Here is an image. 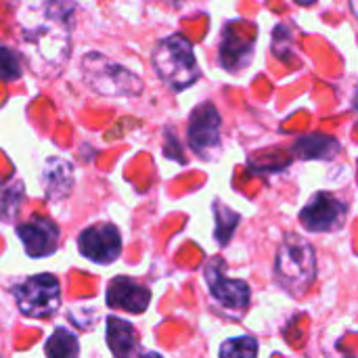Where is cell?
Segmentation results:
<instances>
[{
  "mask_svg": "<svg viewBox=\"0 0 358 358\" xmlns=\"http://www.w3.org/2000/svg\"><path fill=\"white\" fill-rule=\"evenodd\" d=\"M76 4L71 0H40L19 15V40L36 76L55 78L69 59Z\"/></svg>",
  "mask_w": 358,
  "mask_h": 358,
  "instance_id": "6da1fadb",
  "label": "cell"
},
{
  "mask_svg": "<svg viewBox=\"0 0 358 358\" xmlns=\"http://www.w3.org/2000/svg\"><path fill=\"white\" fill-rule=\"evenodd\" d=\"M275 279L296 298H302L313 287L317 279V254L304 237L296 233L285 235L275 258Z\"/></svg>",
  "mask_w": 358,
  "mask_h": 358,
  "instance_id": "7a4b0ae2",
  "label": "cell"
},
{
  "mask_svg": "<svg viewBox=\"0 0 358 358\" xmlns=\"http://www.w3.org/2000/svg\"><path fill=\"white\" fill-rule=\"evenodd\" d=\"M80 69L86 86L101 96L134 99L143 92V80L103 52H86L80 61Z\"/></svg>",
  "mask_w": 358,
  "mask_h": 358,
  "instance_id": "3957f363",
  "label": "cell"
},
{
  "mask_svg": "<svg viewBox=\"0 0 358 358\" xmlns=\"http://www.w3.org/2000/svg\"><path fill=\"white\" fill-rule=\"evenodd\" d=\"M153 67L162 82H166L176 92L191 88L199 78L193 44L182 34H172L155 44Z\"/></svg>",
  "mask_w": 358,
  "mask_h": 358,
  "instance_id": "277c9868",
  "label": "cell"
},
{
  "mask_svg": "<svg viewBox=\"0 0 358 358\" xmlns=\"http://www.w3.org/2000/svg\"><path fill=\"white\" fill-rule=\"evenodd\" d=\"M17 306L23 317L48 319L61 306V287L52 275H36L13 289Z\"/></svg>",
  "mask_w": 358,
  "mask_h": 358,
  "instance_id": "5b68a950",
  "label": "cell"
},
{
  "mask_svg": "<svg viewBox=\"0 0 358 358\" xmlns=\"http://www.w3.org/2000/svg\"><path fill=\"white\" fill-rule=\"evenodd\" d=\"M220 113L214 103L206 101L191 111L189 145L201 159H214L220 151Z\"/></svg>",
  "mask_w": 358,
  "mask_h": 358,
  "instance_id": "8992f818",
  "label": "cell"
},
{
  "mask_svg": "<svg viewBox=\"0 0 358 358\" xmlns=\"http://www.w3.org/2000/svg\"><path fill=\"white\" fill-rule=\"evenodd\" d=\"M348 216V203L334 193H317L300 212V222L310 233H334L340 231Z\"/></svg>",
  "mask_w": 358,
  "mask_h": 358,
  "instance_id": "52a82bcc",
  "label": "cell"
},
{
  "mask_svg": "<svg viewBox=\"0 0 358 358\" xmlns=\"http://www.w3.org/2000/svg\"><path fill=\"white\" fill-rule=\"evenodd\" d=\"M227 266L220 258H214L206 264V283L212 298L227 310L243 313L250 304V285L241 279H229L224 275Z\"/></svg>",
  "mask_w": 358,
  "mask_h": 358,
  "instance_id": "ba28073f",
  "label": "cell"
},
{
  "mask_svg": "<svg viewBox=\"0 0 358 358\" xmlns=\"http://www.w3.org/2000/svg\"><path fill=\"white\" fill-rule=\"evenodd\" d=\"M78 248L84 258L96 264H111L120 258L122 254V237L120 231L109 224H92L84 229L78 237Z\"/></svg>",
  "mask_w": 358,
  "mask_h": 358,
  "instance_id": "9c48e42d",
  "label": "cell"
},
{
  "mask_svg": "<svg viewBox=\"0 0 358 358\" xmlns=\"http://www.w3.org/2000/svg\"><path fill=\"white\" fill-rule=\"evenodd\" d=\"M220 67L227 71H239L245 69L252 63L254 57V36H245L241 31V21H231L222 29L220 40Z\"/></svg>",
  "mask_w": 358,
  "mask_h": 358,
  "instance_id": "30bf717a",
  "label": "cell"
},
{
  "mask_svg": "<svg viewBox=\"0 0 358 358\" xmlns=\"http://www.w3.org/2000/svg\"><path fill=\"white\" fill-rule=\"evenodd\" d=\"M19 239L23 241V248L27 256L31 258H46L57 252L59 248V227L44 216H34L25 224L17 229Z\"/></svg>",
  "mask_w": 358,
  "mask_h": 358,
  "instance_id": "8fae6325",
  "label": "cell"
},
{
  "mask_svg": "<svg viewBox=\"0 0 358 358\" xmlns=\"http://www.w3.org/2000/svg\"><path fill=\"white\" fill-rule=\"evenodd\" d=\"M151 302V292L130 277H115L107 287V304L111 308H120L132 315H141L147 310Z\"/></svg>",
  "mask_w": 358,
  "mask_h": 358,
  "instance_id": "7c38bea8",
  "label": "cell"
},
{
  "mask_svg": "<svg viewBox=\"0 0 358 358\" xmlns=\"http://www.w3.org/2000/svg\"><path fill=\"white\" fill-rule=\"evenodd\" d=\"M42 185L50 201L65 199L73 189V168L61 157H50L42 170Z\"/></svg>",
  "mask_w": 358,
  "mask_h": 358,
  "instance_id": "4fadbf2b",
  "label": "cell"
},
{
  "mask_svg": "<svg viewBox=\"0 0 358 358\" xmlns=\"http://www.w3.org/2000/svg\"><path fill=\"white\" fill-rule=\"evenodd\" d=\"M107 344L115 358H130L138 346L136 329L124 319L109 317L107 319Z\"/></svg>",
  "mask_w": 358,
  "mask_h": 358,
  "instance_id": "5bb4252c",
  "label": "cell"
},
{
  "mask_svg": "<svg viewBox=\"0 0 358 358\" xmlns=\"http://www.w3.org/2000/svg\"><path fill=\"white\" fill-rule=\"evenodd\" d=\"M294 151L302 159H331L340 151V143L327 134H306L294 145Z\"/></svg>",
  "mask_w": 358,
  "mask_h": 358,
  "instance_id": "9a60e30c",
  "label": "cell"
},
{
  "mask_svg": "<svg viewBox=\"0 0 358 358\" xmlns=\"http://www.w3.org/2000/svg\"><path fill=\"white\" fill-rule=\"evenodd\" d=\"M46 357L48 358H78L80 344L78 338L67 329H57L46 342Z\"/></svg>",
  "mask_w": 358,
  "mask_h": 358,
  "instance_id": "2e32d148",
  "label": "cell"
},
{
  "mask_svg": "<svg viewBox=\"0 0 358 358\" xmlns=\"http://www.w3.org/2000/svg\"><path fill=\"white\" fill-rule=\"evenodd\" d=\"M214 214H216V239L220 245L229 243L231 235L235 233L241 216L237 212H233L229 206H222L220 201L214 203Z\"/></svg>",
  "mask_w": 358,
  "mask_h": 358,
  "instance_id": "e0dca14e",
  "label": "cell"
},
{
  "mask_svg": "<svg viewBox=\"0 0 358 358\" xmlns=\"http://www.w3.org/2000/svg\"><path fill=\"white\" fill-rule=\"evenodd\" d=\"M258 342L254 338H233L220 348V358H256Z\"/></svg>",
  "mask_w": 358,
  "mask_h": 358,
  "instance_id": "ac0fdd59",
  "label": "cell"
},
{
  "mask_svg": "<svg viewBox=\"0 0 358 358\" xmlns=\"http://www.w3.org/2000/svg\"><path fill=\"white\" fill-rule=\"evenodd\" d=\"M21 78V59L17 50L0 44V80L15 82Z\"/></svg>",
  "mask_w": 358,
  "mask_h": 358,
  "instance_id": "d6986e66",
  "label": "cell"
},
{
  "mask_svg": "<svg viewBox=\"0 0 358 358\" xmlns=\"http://www.w3.org/2000/svg\"><path fill=\"white\" fill-rule=\"evenodd\" d=\"M21 197H23V187L19 182H15L10 187H4L2 193H0V218L10 220L19 210Z\"/></svg>",
  "mask_w": 358,
  "mask_h": 358,
  "instance_id": "ffe728a7",
  "label": "cell"
},
{
  "mask_svg": "<svg viewBox=\"0 0 358 358\" xmlns=\"http://www.w3.org/2000/svg\"><path fill=\"white\" fill-rule=\"evenodd\" d=\"M292 40H294L292 29L287 25H279L273 34V55L281 59L283 50H292Z\"/></svg>",
  "mask_w": 358,
  "mask_h": 358,
  "instance_id": "44dd1931",
  "label": "cell"
},
{
  "mask_svg": "<svg viewBox=\"0 0 358 358\" xmlns=\"http://www.w3.org/2000/svg\"><path fill=\"white\" fill-rule=\"evenodd\" d=\"M138 358H162V355H157V352H145L143 357Z\"/></svg>",
  "mask_w": 358,
  "mask_h": 358,
  "instance_id": "7402d4cb",
  "label": "cell"
},
{
  "mask_svg": "<svg viewBox=\"0 0 358 358\" xmlns=\"http://www.w3.org/2000/svg\"><path fill=\"white\" fill-rule=\"evenodd\" d=\"M298 4H302V6H310V4H315L317 0H296Z\"/></svg>",
  "mask_w": 358,
  "mask_h": 358,
  "instance_id": "603a6c76",
  "label": "cell"
}]
</instances>
